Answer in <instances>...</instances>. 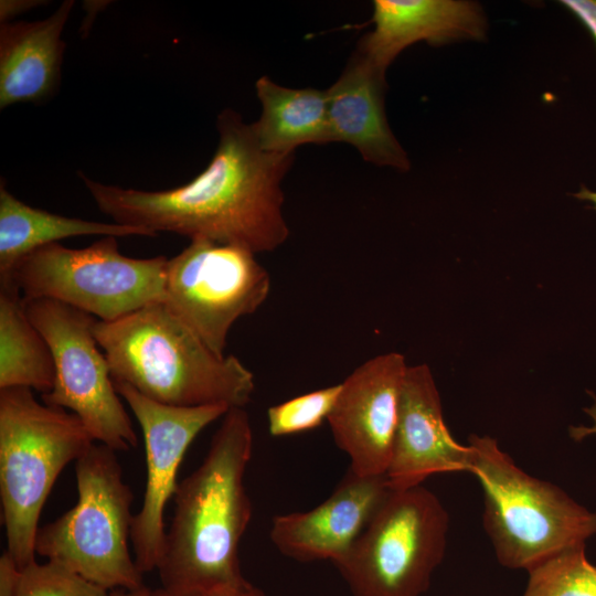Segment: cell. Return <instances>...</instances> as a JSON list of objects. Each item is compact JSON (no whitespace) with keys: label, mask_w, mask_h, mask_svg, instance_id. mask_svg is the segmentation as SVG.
Here are the masks:
<instances>
[{"label":"cell","mask_w":596,"mask_h":596,"mask_svg":"<svg viewBox=\"0 0 596 596\" xmlns=\"http://www.w3.org/2000/svg\"><path fill=\"white\" fill-rule=\"evenodd\" d=\"M150 596H266L251 582L238 586H220L212 588L172 590L163 587L150 592Z\"/></svg>","instance_id":"24"},{"label":"cell","mask_w":596,"mask_h":596,"mask_svg":"<svg viewBox=\"0 0 596 596\" xmlns=\"http://www.w3.org/2000/svg\"><path fill=\"white\" fill-rule=\"evenodd\" d=\"M449 514L423 485L391 490L334 566L352 596H423L441 564Z\"/></svg>","instance_id":"7"},{"label":"cell","mask_w":596,"mask_h":596,"mask_svg":"<svg viewBox=\"0 0 596 596\" xmlns=\"http://www.w3.org/2000/svg\"><path fill=\"white\" fill-rule=\"evenodd\" d=\"M150 589L143 586L136 590L116 589L110 592V596H150Z\"/></svg>","instance_id":"30"},{"label":"cell","mask_w":596,"mask_h":596,"mask_svg":"<svg viewBox=\"0 0 596 596\" xmlns=\"http://www.w3.org/2000/svg\"><path fill=\"white\" fill-rule=\"evenodd\" d=\"M94 439L73 413L31 389L0 390V499L7 551L20 568L35 558L43 505L62 470Z\"/></svg>","instance_id":"4"},{"label":"cell","mask_w":596,"mask_h":596,"mask_svg":"<svg viewBox=\"0 0 596 596\" xmlns=\"http://www.w3.org/2000/svg\"><path fill=\"white\" fill-rule=\"evenodd\" d=\"M24 300L28 316L46 340L54 360V386L42 395L43 403L70 409L94 440L115 451L136 447L131 419L94 336L97 319L52 299Z\"/></svg>","instance_id":"9"},{"label":"cell","mask_w":596,"mask_h":596,"mask_svg":"<svg viewBox=\"0 0 596 596\" xmlns=\"http://www.w3.org/2000/svg\"><path fill=\"white\" fill-rule=\"evenodd\" d=\"M54 382L52 351L30 320L20 289L0 279V390L21 386L43 395Z\"/></svg>","instance_id":"20"},{"label":"cell","mask_w":596,"mask_h":596,"mask_svg":"<svg viewBox=\"0 0 596 596\" xmlns=\"http://www.w3.org/2000/svg\"><path fill=\"white\" fill-rule=\"evenodd\" d=\"M75 477L76 504L39 529L35 553L109 592L146 586L128 546L134 494L116 451L93 444L75 461Z\"/></svg>","instance_id":"6"},{"label":"cell","mask_w":596,"mask_h":596,"mask_svg":"<svg viewBox=\"0 0 596 596\" xmlns=\"http://www.w3.org/2000/svg\"><path fill=\"white\" fill-rule=\"evenodd\" d=\"M341 391V383L326 386L267 409L268 432L274 437L312 430L328 422Z\"/></svg>","instance_id":"22"},{"label":"cell","mask_w":596,"mask_h":596,"mask_svg":"<svg viewBox=\"0 0 596 596\" xmlns=\"http://www.w3.org/2000/svg\"><path fill=\"white\" fill-rule=\"evenodd\" d=\"M252 453L246 411L228 409L202 464L174 493L157 568L161 587L185 590L249 582L241 570L238 547L253 513L244 482Z\"/></svg>","instance_id":"2"},{"label":"cell","mask_w":596,"mask_h":596,"mask_svg":"<svg viewBox=\"0 0 596 596\" xmlns=\"http://www.w3.org/2000/svg\"><path fill=\"white\" fill-rule=\"evenodd\" d=\"M574 196L578 200L590 202L593 204V209L596 210V191H592L585 185H582L579 191L574 193Z\"/></svg>","instance_id":"29"},{"label":"cell","mask_w":596,"mask_h":596,"mask_svg":"<svg viewBox=\"0 0 596 596\" xmlns=\"http://www.w3.org/2000/svg\"><path fill=\"white\" fill-rule=\"evenodd\" d=\"M468 444L483 494V530L501 566L529 572L596 534V511L526 473L497 439L473 434Z\"/></svg>","instance_id":"5"},{"label":"cell","mask_w":596,"mask_h":596,"mask_svg":"<svg viewBox=\"0 0 596 596\" xmlns=\"http://www.w3.org/2000/svg\"><path fill=\"white\" fill-rule=\"evenodd\" d=\"M408 365L403 354L369 359L343 382L328 424L337 446L360 476H385Z\"/></svg>","instance_id":"12"},{"label":"cell","mask_w":596,"mask_h":596,"mask_svg":"<svg viewBox=\"0 0 596 596\" xmlns=\"http://www.w3.org/2000/svg\"><path fill=\"white\" fill-rule=\"evenodd\" d=\"M21 568L6 550L0 556V596H17Z\"/></svg>","instance_id":"25"},{"label":"cell","mask_w":596,"mask_h":596,"mask_svg":"<svg viewBox=\"0 0 596 596\" xmlns=\"http://www.w3.org/2000/svg\"><path fill=\"white\" fill-rule=\"evenodd\" d=\"M385 84V72L356 51L326 91L332 141L350 143L371 163L407 170L406 152L386 119Z\"/></svg>","instance_id":"16"},{"label":"cell","mask_w":596,"mask_h":596,"mask_svg":"<svg viewBox=\"0 0 596 596\" xmlns=\"http://www.w3.org/2000/svg\"><path fill=\"white\" fill-rule=\"evenodd\" d=\"M94 336L114 382L161 404L244 408L254 374L234 355L212 352L162 302L114 321L96 320Z\"/></svg>","instance_id":"3"},{"label":"cell","mask_w":596,"mask_h":596,"mask_svg":"<svg viewBox=\"0 0 596 596\" xmlns=\"http://www.w3.org/2000/svg\"><path fill=\"white\" fill-rule=\"evenodd\" d=\"M167 263L128 257L117 237L104 236L84 248L42 246L0 279L12 280L26 300L52 299L114 321L162 301Z\"/></svg>","instance_id":"8"},{"label":"cell","mask_w":596,"mask_h":596,"mask_svg":"<svg viewBox=\"0 0 596 596\" xmlns=\"http://www.w3.org/2000/svg\"><path fill=\"white\" fill-rule=\"evenodd\" d=\"M104 236H157L153 232L118 223L63 216L30 206L0 183V277L9 275L33 251L60 240Z\"/></svg>","instance_id":"18"},{"label":"cell","mask_w":596,"mask_h":596,"mask_svg":"<svg viewBox=\"0 0 596 596\" xmlns=\"http://www.w3.org/2000/svg\"><path fill=\"white\" fill-rule=\"evenodd\" d=\"M73 7L65 0L43 20L0 23L1 109L41 104L56 94L66 46L62 32Z\"/></svg>","instance_id":"17"},{"label":"cell","mask_w":596,"mask_h":596,"mask_svg":"<svg viewBox=\"0 0 596 596\" xmlns=\"http://www.w3.org/2000/svg\"><path fill=\"white\" fill-rule=\"evenodd\" d=\"M39 0H1L0 22H10L14 17L41 6Z\"/></svg>","instance_id":"27"},{"label":"cell","mask_w":596,"mask_h":596,"mask_svg":"<svg viewBox=\"0 0 596 596\" xmlns=\"http://www.w3.org/2000/svg\"><path fill=\"white\" fill-rule=\"evenodd\" d=\"M473 459L472 447L458 443L445 424L440 395L428 365L408 366L385 473L390 489L422 486L437 473L471 472Z\"/></svg>","instance_id":"13"},{"label":"cell","mask_w":596,"mask_h":596,"mask_svg":"<svg viewBox=\"0 0 596 596\" xmlns=\"http://www.w3.org/2000/svg\"><path fill=\"white\" fill-rule=\"evenodd\" d=\"M141 428L147 477L141 508L134 514L130 541L134 558L145 574L157 570L166 538L164 510L178 489V470L187 449L211 423L223 417L226 405L180 407L152 401L130 385L114 382Z\"/></svg>","instance_id":"11"},{"label":"cell","mask_w":596,"mask_h":596,"mask_svg":"<svg viewBox=\"0 0 596 596\" xmlns=\"http://www.w3.org/2000/svg\"><path fill=\"white\" fill-rule=\"evenodd\" d=\"M216 126L220 140L213 158L178 188L143 191L78 175L98 210L115 223L240 246L254 254L272 252L289 236L281 181L294 153L263 150L252 126L232 109L219 115Z\"/></svg>","instance_id":"1"},{"label":"cell","mask_w":596,"mask_h":596,"mask_svg":"<svg viewBox=\"0 0 596 596\" xmlns=\"http://www.w3.org/2000/svg\"><path fill=\"white\" fill-rule=\"evenodd\" d=\"M594 397V404L590 407L584 408L586 414L589 415V417L593 419L594 425L588 426H571L570 427V436L575 441H581L582 439L586 438L587 436L596 434V397Z\"/></svg>","instance_id":"28"},{"label":"cell","mask_w":596,"mask_h":596,"mask_svg":"<svg viewBox=\"0 0 596 596\" xmlns=\"http://www.w3.org/2000/svg\"><path fill=\"white\" fill-rule=\"evenodd\" d=\"M390 491L385 476H360L349 469L333 492L316 508L276 515L270 541L295 561H330L336 565Z\"/></svg>","instance_id":"14"},{"label":"cell","mask_w":596,"mask_h":596,"mask_svg":"<svg viewBox=\"0 0 596 596\" xmlns=\"http://www.w3.org/2000/svg\"><path fill=\"white\" fill-rule=\"evenodd\" d=\"M522 596H596V565L585 544L568 549L528 572Z\"/></svg>","instance_id":"21"},{"label":"cell","mask_w":596,"mask_h":596,"mask_svg":"<svg viewBox=\"0 0 596 596\" xmlns=\"http://www.w3.org/2000/svg\"><path fill=\"white\" fill-rule=\"evenodd\" d=\"M255 87L262 113L251 126L263 150L288 155L305 143L332 141L326 91L288 88L267 76Z\"/></svg>","instance_id":"19"},{"label":"cell","mask_w":596,"mask_h":596,"mask_svg":"<svg viewBox=\"0 0 596 596\" xmlns=\"http://www.w3.org/2000/svg\"><path fill=\"white\" fill-rule=\"evenodd\" d=\"M17 596H110V592L57 562L34 558L21 568Z\"/></svg>","instance_id":"23"},{"label":"cell","mask_w":596,"mask_h":596,"mask_svg":"<svg viewBox=\"0 0 596 596\" xmlns=\"http://www.w3.org/2000/svg\"><path fill=\"white\" fill-rule=\"evenodd\" d=\"M374 29L359 51L385 72L408 45L426 41L441 45L460 40H483L487 21L481 7L464 0H375Z\"/></svg>","instance_id":"15"},{"label":"cell","mask_w":596,"mask_h":596,"mask_svg":"<svg viewBox=\"0 0 596 596\" xmlns=\"http://www.w3.org/2000/svg\"><path fill=\"white\" fill-rule=\"evenodd\" d=\"M269 291V274L256 254L192 240L168 259L161 302L212 352L225 356L232 326L257 311Z\"/></svg>","instance_id":"10"},{"label":"cell","mask_w":596,"mask_h":596,"mask_svg":"<svg viewBox=\"0 0 596 596\" xmlns=\"http://www.w3.org/2000/svg\"><path fill=\"white\" fill-rule=\"evenodd\" d=\"M560 3L577 18L596 43V0H561Z\"/></svg>","instance_id":"26"}]
</instances>
